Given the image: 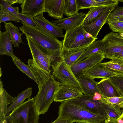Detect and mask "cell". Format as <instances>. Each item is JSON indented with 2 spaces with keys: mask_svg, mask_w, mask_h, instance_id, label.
<instances>
[{
  "mask_svg": "<svg viewBox=\"0 0 123 123\" xmlns=\"http://www.w3.org/2000/svg\"><path fill=\"white\" fill-rule=\"evenodd\" d=\"M107 20L111 21H118L123 22V16L119 17L110 19H107Z\"/></svg>",
  "mask_w": 123,
  "mask_h": 123,
  "instance_id": "cell-44",
  "label": "cell"
},
{
  "mask_svg": "<svg viewBox=\"0 0 123 123\" xmlns=\"http://www.w3.org/2000/svg\"><path fill=\"white\" fill-rule=\"evenodd\" d=\"M63 38V49L71 51L87 48L96 40L85 31L83 24L66 30Z\"/></svg>",
  "mask_w": 123,
  "mask_h": 123,
  "instance_id": "cell-4",
  "label": "cell"
},
{
  "mask_svg": "<svg viewBox=\"0 0 123 123\" xmlns=\"http://www.w3.org/2000/svg\"><path fill=\"white\" fill-rule=\"evenodd\" d=\"M11 5L16 3H18L19 4H22L24 2V0H6Z\"/></svg>",
  "mask_w": 123,
  "mask_h": 123,
  "instance_id": "cell-41",
  "label": "cell"
},
{
  "mask_svg": "<svg viewBox=\"0 0 123 123\" xmlns=\"http://www.w3.org/2000/svg\"><path fill=\"white\" fill-rule=\"evenodd\" d=\"M103 48L101 52L105 58L110 59L114 54L123 52V36L122 34L113 31L106 34L101 40Z\"/></svg>",
  "mask_w": 123,
  "mask_h": 123,
  "instance_id": "cell-8",
  "label": "cell"
},
{
  "mask_svg": "<svg viewBox=\"0 0 123 123\" xmlns=\"http://www.w3.org/2000/svg\"><path fill=\"white\" fill-rule=\"evenodd\" d=\"M92 97L83 94L66 101L80 107L92 113L107 117L106 115L101 106L102 102L99 100H94Z\"/></svg>",
  "mask_w": 123,
  "mask_h": 123,
  "instance_id": "cell-10",
  "label": "cell"
},
{
  "mask_svg": "<svg viewBox=\"0 0 123 123\" xmlns=\"http://www.w3.org/2000/svg\"><path fill=\"white\" fill-rule=\"evenodd\" d=\"M109 79L121 95L123 96V76H114Z\"/></svg>",
  "mask_w": 123,
  "mask_h": 123,
  "instance_id": "cell-36",
  "label": "cell"
},
{
  "mask_svg": "<svg viewBox=\"0 0 123 123\" xmlns=\"http://www.w3.org/2000/svg\"><path fill=\"white\" fill-rule=\"evenodd\" d=\"M80 88L66 84H62L55 95V101L62 102L77 97L83 94Z\"/></svg>",
  "mask_w": 123,
  "mask_h": 123,
  "instance_id": "cell-13",
  "label": "cell"
},
{
  "mask_svg": "<svg viewBox=\"0 0 123 123\" xmlns=\"http://www.w3.org/2000/svg\"><path fill=\"white\" fill-rule=\"evenodd\" d=\"M107 23L113 32L122 34L123 33V22L111 21L107 20Z\"/></svg>",
  "mask_w": 123,
  "mask_h": 123,
  "instance_id": "cell-35",
  "label": "cell"
},
{
  "mask_svg": "<svg viewBox=\"0 0 123 123\" xmlns=\"http://www.w3.org/2000/svg\"><path fill=\"white\" fill-rule=\"evenodd\" d=\"M123 16V6H116L109 14L108 19Z\"/></svg>",
  "mask_w": 123,
  "mask_h": 123,
  "instance_id": "cell-38",
  "label": "cell"
},
{
  "mask_svg": "<svg viewBox=\"0 0 123 123\" xmlns=\"http://www.w3.org/2000/svg\"><path fill=\"white\" fill-rule=\"evenodd\" d=\"M103 123H107L106 119Z\"/></svg>",
  "mask_w": 123,
  "mask_h": 123,
  "instance_id": "cell-48",
  "label": "cell"
},
{
  "mask_svg": "<svg viewBox=\"0 0 123 123\" xmlns=\"http://www.w3.org/2000/svg\"><path fill=\"white\" fill-rule=\"evenodd\" d=\"M105 57V55L102 52L95 53L72 65L71 68L75 77L78 79L85 75L96 64L101 62Z\"/></svg>",
  "mask_w": 123,
  "mask_h": 123,
  "instance_id": "cell-9",
  "label": "cell"
},
{
  "mask_svg": "<svg viewBox=\"0 0 123 123\" xmlns=\"http://www.w3.org/2000/svg\"><path fill=\"white\" fill-rule=\"evenodd\" d=\"M13 43L8 33L6 31L0 32V55H5L13 57Z\"/></svg>",
  "mask_w": 123,
  "mask_h": 123,
  "instance_id": "cell-21",
  "label": "cell"
},
{
  "mask_svg": "<svg viewBox=\"0 0 123 123\" xmlns=\"http://www.w3.org/2000/svg\"><path fill=\"white\" fill-rule=\"evenodd\" d=\"M39 115L32 98L15 108L6 116L11 123H38Z\"/></svg>",
  "mask_w": 123,
  "mask_h": 123,
  "instance_id": "cell-5",
  "label": "cell"
},
{
  "mask_svg": "<svg viewBox=\"0 0 123 123\" xmlns=\"http://www.w3.org/2000/svg\"><path fill=\"white\" fill-rule=\"evenodd\" d=\"M115 56L120 57L123 58V52L115 54L112 56Z\"/></svg>",
  "mask_w": 123,
  "mask_h": 123,
  "instance_id": "cell-45",
  "label": "cell"
},
{
  "mask_svg": "<svg viewBox=\"0 0 123 123\" xmlns=\"http://www.w3.org/2000/svg\"><path fill=\"white\" fill-rule=\"evenodd\" d=\"M18 18L23 24L38 29L37 24L31 16L19 12Z\"/></svg>",
  "mask_w": 123,
  "mask_h": 123,
  "instance_id": "cell-33",
  "label": "cell"
},
{
  "mask_svg": "<svg viewBox=\"0 0 123 123\" xmlns=\"http://www.w3.org/2000/svg\"><path fill=\"white\" fill-rule=\"evenodd\" d=\"M32 68L38 80V91L34 99L37 111L40 115L48 111L51 104L55 101V94L61 84L51 74L45 73L35 66Z\"/></svg>",
  "mask_w": 123,
  "mask_h": 123,
  "instance_id": "cell-1",
  "label": "cell"
},
{
  "mask_svg": "<svg viewBox=\"0 0 123 123\" xmlns=\"http://www.w3.org/2000/svg\"><path fill=\"white\" fill-rule=\"evenodd\" d=\"M9 21L21 22L18 18L0 5V23Z\"/></svg>",
  "mask_w": 123,
  "mask_h": 123,
  "instance_id": "cell-30",
  "label": "cell"
},
{
  "mask_svg": "<svg viewBox=\"0 0 123 123\" xmlns=\"http://www.w3.org/2000/svg\"><path fill=\"white\" fill-rule=\"evenodd\" d=\"M103 48V43L101 40L94 41L86 49L76 63L82 61L92 54L99 52H101Z\"/></svg>",
  "mask_w": 123,
  "mask_h": 123,
  "instance_id": "cell-28",
  "label": "cell"
},
{
  "mask_svg": "<svg viewBox=\"0 0 123 123\" xmlns=\"http://www.w3.org/2000/svg\"><path fill=\"white\" fill-rule=\"evenodd\" d=\"M92 97L93 99L94 100H100L102 97L100 93L96 92L95 93L94 95Z\"/></svg>",
  "mask_w": 123,
  "mask_h": 123,
  "instance_id": "cell-42",
  "label": "cell"
},
{
  "mask_svg": "<svg viewBox=\"0 0 123 123\" xmlns=\"http://www.w3.org/2000/svg\"><path fill=\"white\" fill-rule=\"evenodd\" d=\"M33 19L38 26V29L44 34L56 38L64 37L62 29L45 18L43 13L33 18Z\"/></svg>",
  "mask_w": 123,
  "mask_h": 123,
  "instance_id": "cell-12",
  "label": "cell"
},
{
  "mask_svg": "<svg viewBox=\"0 0 123 123\" xmlns=\"http://www.w3.org/2000/svg\"><path fill=\"white\" fill-rule=\"evenodd\" d=\"M3 83L0 79V123L6 117L7 106L14 101L15 97L11 96L3 88Z\"/></svg>",
  "mask_w": 123,
  "mask_h": 123,
  "instance_id": "cell-20",
  "label": "cell"
},
{
  "mask_svg": "<svg viewBox=\"0 0 123 123\" xmlns=\"http://www.w3.org/2000/svg\"><path fill=\"white\" fill-rule=\"evenodd\" d=\"M86 14L80 12L68 18L56 20H51V22L62 29L66 31L72 29L83 24Z\"/></svg>",
  "mask_w": 123,
  "mask_h": 123,
  "instance_id": "cell-15",
  "label": "cell"
},
{
  "mask_svg": "<svg viewBox=\"0 0 123 123\" xmlns=\"http://www.w3.org/2000/svg\"><path fill=\"white\" fill-rule=\"evenodd\" d=\"M97 85L99 93L103 97L122 96L109 79H102Z\"/></svg>",
  "mask_w": 123,
  "mask_h": 123,
  "instance_id": "cell-17",
  "label": "cell"
},
{
  "mask_svg": "<svg viewBox=\"0 0 123 123\" xmlns=\"http://www.w3.org/2000/svg\"><path fill=\"white\" fill-rule=\"evenodd\" d=\"M0 5L18 18V14L19 12L18 7H12L6 0H0Z\"/></svg>",
  "mask_w": 123,
  "mask_h": 123,
  "instance_id": "cell-37",
  "label": "cell"
},
{
  "mask_svg": "<svg viewBox=\"0 0 123 123\" xmlns=\"http://www.w3.org/2000/svg\"><path fill=\"white\" fill-rule=\"evenodd\" d=\"M12 58L13 63L20 71L38 84V80L37 74L30 66L25 64L15 55Z\"/></svg>",
  "mask_w": 123,
  "mask_h": 123,
  "instance_id": "cell-25",
  "label": "cell"
},
{
  "mask_svg": "<svg viewBox=\"0 0 123 123\" xmlns=\"http://www.w3.org/2000/svg\"><path fill=\"white\" fill-rule=\"evenodd\" d=\"M87 48L75 51H71L63 50V56L66 63L71 66L75 64Z\"/></svg>",
  "mask_w": 123,
  "mask_h": 123,
  "instance_id": "cell-27",
  "label": "cell"
},
{
  "mask_svg": "<svg viewBox=\"0 0 123 123\" xmlns=\"http://www.w3.org/2000/svg\"><path fill=\"white\" fill-rule=\"evenodd\" d=\"M78 10L101 6L96 0H76Z\"/></svg>",
  "mask_w": 123,
  "mask_h": 123,
  "instance_id": "cell-32",
  "label": "cell"
},
{
  "mask_svg": "<svg viewBox=\"0 0 123 123\" xmlns=\"http://www.w3.org/2000/svg\"><path fill=\"white\" fill-rule=\"evenodd\" d=\"M58 117L74 122L86 123H103L107 118L66 101L62 102L59 106Z\"/></svg>",
  "mask_w": 123,
  "mask_h": 123,
  "instance_id": "cell-3",
  "label": "cell"
},
{
  "mask_svg": "<svg viewBox=\"0 0 123 123\" xmlns=\"http://www.w3.org/2000/svg\"><path fill=\"white\" fill-rule=\"evenodd\" d=\"M19 29L25 36L32 38L42 50L50 56L51 63L60 61L63 49L62 42L56 38L49 36L39 29L23 24Z\"/></svg>",
  "mask_w": 123,
  "mask_h": 123,
  "instance_id": "cell-2",
  "label": "cell"
},
{
  "mask_svg": "<svg viewBox=\"0 0 123 123\" xmlns=\"http://www.w3.org/2000/svg\"><path fill=\"white\" fill-rule=\"evenodd\" d=\"M4 27L8 34L15 47H19L20 43H23L19 28L14 25L12 22H4Z\"/></svg>",
  "mask_w": 123,
  "mask_h": 123,
  "instance_id": "cell-22",
  "label": "cell"
},
{
  "mask_svg": "<svg viewBox=\"0 0 123 123\" xmlns=\"http://www.w3.org/2000/svg\"><path fill=\"white\" fill-rule=\"evenodd\" d=\"M73 122L70 120L58 117L54 121L51 123H73Z\"/></svg>",
  "mask_w": 123,
  "mask_h": 123,
  "instance_id": "cell-40",
  "label": "cell"
},
{
  "mask_svg": "<svg viewBox=\"0 0 123 123\" xmlns=\"http://www.w3.org/2000/svg\"><path fill=\"white\" fill-rule=\"evenodd\" d=\"M101 102L107 104L117 105L123 108V96L112 97H102L99 100Z\"/></svg>",
  "mask_w": 123,
  "mask_h": 123,
  "instance_id": "cell-34",
  "label": "cell"
},
{
  "mask_svg": "<svg viewBox=\"0 0 123 123\" xmlns=\"http://www.w3.org/2000/svg\"><path fill=\"white\" fill-rule=\"evenodd\" d=\"M85 75L94 79L97 78L109 79L114 76H123V74L111 71L105 68L99 63L93 67Z\"/></svg>",
  "mask_w": 123,
  "mask_h": 123,
  "instance_id": "cell-18",
  "label": "cell"
},
{
  "mask_svg": "<svg viewBox=\"0 0 123 123\" xmlns=\"http://www.w3.org/2000/svg\"><path fill=\"white\" fill-rule=\"evenodd\" d=\"M109 6H100L91 8L86 14L83 24L90 22L97 17Z\"/></svg>",
  "mask_w": 123,
  "mask_h": 123,
  "instance_id": "cell-29",
  "label": "cell"
},
{
  "mask_svg": "<svg viewBox=\"0 0 123 123\" xmlns=\"http://www.w3.org/2000/svg\"><path fill=\"white\" fill-rule=\"evenodd\" d=\"M77 123H86L85 122H77Z\"/></svg>",
  "mask_w": 123,
  "mask_h": 123,
  "instance_id": "cell-49",
  "label": "cell"
},
{
  "mask_svg": "<svg viewBox=\"0 0 123 123\" xmlns=\"http://www.w3.org/2000/svg\"><path fill=\"white\" fill-rule=\"evenodd\" d=\"M78 11L76 0H66L65 12L66 16H73L78 13Z\"/></svg>",
  "mask_w": 123,
  "mask_h": 123,
  "instance_id": "cell-31",
  "label": "cell"
},
{
  "mask_svg": "<svg viewBox=\"0 0 123 123\" xmlns=\"http://www.w3.org/2000/svg\"><path fill=\"white\" fill-rule=\"evenodd\" d=\"M110 61L100 62L105 68L112 71L123 74V58L120 57L113 56Z\"/></svg>",
  "mask_w": 123,
  "mask_h": 123,
  "instance_id": "cell-23",
  "label": "cell"
},
{
  "mask_svg": "<svg viewBox=\"0 0 123 123\" xmlns=\"http://www.w3.org/2000/svg\"></svg>",
  "mask_w": 123,
  "mask_h": 123,
  "instance_id": "cell-50",
  "label": "cell"
},
{
  "mask_svg": "<svg viewBox=\"0 0 123 123\" xmlns=\"http://www.w3.org/2000/svg\"><path fill=\"white\" fill-rule=\"evenodd\" d=\"M116 123H123V110L122 111V114L118 118L115 119Z\"/></svg>",
  "mask_w": 123,
  "mask_h": 123,
  "instance_id": "cell-43",
  "label": "cell"
},
{
  "mask_svg": "<svg viewBox=\"0 0 123 123\" xmlns=\"http://www.w3.org/2000/svg\"><path fill=\"white\" fill-rule=\"evenodd\" d=\"M5 119L6 120V123H11L6 116V117Z\"/></svg>",
  "mask_w": 123,
  "mask_h": 123,
  "instance_id": "cell-47",
  "label": "cell"
},
{
  "mask_svg": "<svg viewBox=\"0 0 123 123\" xmlns=\"http://www.w3.org/2000/svg\"><path fill=\"white\" fill-rule=\"evenodd\" d=\"M106 120L107 123H116L115 120V119L107 118Z\"/></svg>",
  "mask_w": 123,
  "mask_h": 123,
  "instance_id": "cell-46",
  "label": "cell"
},
{
  "mask_svg": "<svg viewBox=\"0 0 123 123\" xmlns=\"http://www.w3.org/2000/svg\"><path fill=\"white\" fill-rule=\"evenodd\" d=\"M101 106L106 115L107 118L116 119L122 114L121 108L117 105L102 102Z\"/></svg>",
  "mask_w": 123,
  "mask_h": 123,
  "instance_id": "cell-26",
  "label": "cell"
},
{
  "mask_svg": "<svg viewBox=\"0 0 123 123\" xmlns=\"http://www.w3.org/2000/svg\"><path fill=\"white\" fill-rule=\"evenodd\" d=\"M51 66L53 69V75L60 81L61 85H69L80 88L71 66L66 63L63 56L60 61L51 63Z\"/></svg>",
  "mask_w": 123,
  "mask_h": 123,
  "instance_id": "cell-6",
  "label": "cell"
},
{
  "mask_svg": "<svg viewBox=\"0 0 123 123\" xmlns=\"http://www.w3.org/2000/svg\"><path fill=\"white\" fill-rule=\"evenodd\" d=\"M77 79L84 94L93 97L96 92L99 93L97 87L98 82L94 79L85 75Z\"/></svg>",
  "mask_w": 123,
  "mask_h": 123,
  "instance_id": "cell-19",
  "label": "cell"
},
{
  "mask_svg": "<svg viewBox=\"0 0 123 123\" xmlns=\"http://www.w3.org/2000/svg\"><path fill=\"white\" fill-rule=\"evenodd\" d=\"M45 0H24L20 5L21 13L30 15L33 18L44 12Z\"/></svg>",
  "mask_w": 123,
  "mask_h": 123,
  "instance_id": "cell-16",
  "label": "cell"
},
{
  "mask_svg": "<svg viewBox=\"0 0 123 123\" xmlns=\"http://www.w3.org/2000/svg\"><path fill=\"white\" fill-rule=\"evenodd\" d=\"M32 93V88L30 87L19 93L12 104L7 107L6 116H8L10 112L15 108L23 103L26 99H30Z\"/></svg>",
  "mask_w": 123,
  "mask_h": 123,
  "instance_id": "cell-24",
  "label": "cell"
},
{
  "mask_svg": "<svg viewBox=\"0 0 123 123\" xmlns=\"http://www.w3.org/2000/svg\"><path fill=\"white\" fill-rule=\"evenodd\" d=\"M26 38L35 65L42 71L51 74V60L50 56L43 52L37 43L31 38L25 36Z\"/></svg>",
  "mask_w": 123,
  "mask_h": 123,
  "instance_id": "cell-7",
  "label": "cell"
},
{
  "mask_svg": "<svg viewBox=\"0 0 123 123\" xmlns=\"http://www.w3.org/2000/svg\"><path fill=\"white\" fill-rule=\"evenodd\" d=\"M116 6H109L97 17L90 22L83 24L85 31L96 39L103 26L107 22L108 17Z\"/></svg>",
  "mask_w": 123,
  "mask_h": 123,
  "instance_id": "cell-11",
  "label": "cell"
},
{
  "mask_svg": "<svg viewBox=\"0 0 123 123\" xmlns=\"http://www.w3.org/2000/svg\"><path fill=\"white\" fill-rule=\"evenodd\" d=\"M66 0H45L44 12L49 16L60 19L65 14Z\"/></svg>",
  "mask_w": 123,
  "mask_h": 123,
  "instance_id": "cell-14",
  "label": "cell"
},
{
  "mask_svg": "<svg viewBox=\"0 0 123 123\" xmlns=\"http://www.w3.org/2000/svg\"><path fill=\"white\" fill-rule=\"evenodd\" d=\"M102 6H117L118 2L117 0H96Z\"/></svg>",
  "mask_w": 123,
  "mask_h": 123,
  "instance_id": "cell-39",
  "label": "cell"
}]
</instances>
